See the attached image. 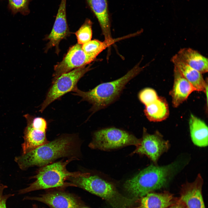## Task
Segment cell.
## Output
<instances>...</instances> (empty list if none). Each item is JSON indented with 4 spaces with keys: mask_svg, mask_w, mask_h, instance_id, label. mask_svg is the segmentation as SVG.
<instances>
[{
    "mask_svg": "<svg viewBox=\"0 0 208 208\" xmlns=\"http://www.w3.org/2000/svg\"><path fill=\"white\" fill-rule=\"evenodd\" d=\"M24 199L40 202L50 208H81L84 207L78 197L61 190L49 191L38 196H26Z\"/></svg>",
    "mask_w": 208,
    "mask_h": 208,
    "instance_id": "11",
    "label": "cell"
},
{
    "mask_svg": "<svg viewBox=\"0 0 208 208\" xmlns=\"http://www.w3.org/2000/svg\"><path fill=\"white\" fill-rule=\"evenodd\" d=\"M184 63L202 74L208 70V60L197 51L190 48H182L176 54Z\"/></svg>",
    "mask_w": 208,
    "mask_h": 208,
    "instance_id": "18",
    "label": "cell"
},
{
    "mask_svg": "<svg viewBox=\"0 0 208 208\" xmlns=\"http://www.w3.org/2000/svg\"><path fill=\"white\" fill-rule=\"evenodd\" d=\"M7 187V186L0 184V208H7L6 203L7 200L14 195L13 194H3L4 190Z\"/></svg>",
    "mask_w": 208,
    "mask_h": 208,
    "instance_id": "25",
    "label": "cell"
},
{
    "mask_svg": "<svg viewBox=\"0 0 208 208\" xmlns=\"http://www.w3.org/2000/svg\"><path fill=\"white\" fill-rule=\"evenodd\" d=\"M167 208H186V207L182 203L178 200L177 203Z\"/></svg>",
    "mask_w": 208,
    "mask_h": 208,
    "instance_id": "26",
    "label": "cell"
},
{
    "mask_svg": "<svg viewBox=\"0 0 208 208\" xmlns=\"http://www.w3.org/2000/svg\"><path fill=\"white\" fill-rule=\"evenodd\" d=\"M203 184V180L200 174L193 182L183 184L181 188L179 201L186 208H206L202 193Z\"/></svg>",
    "mask_w": 208,
    "mask_h": 208,
    "instance_id": "12",
    "label": "cell"
},
{
    "mask_svg": "<svg viewBox=\"0 0 208 208\" xmlns=\"http://www.w3.org/2000/svg\"><path fill=\"white\" fill-rule=\"evenodd\" d=\"M138 97L140 101L146 106L156 101L159 96L154 90L150 88H146L140 92Z\"/></svg>",
    "mask_w": 208,
    "mask_h": 208,
    "instance_id": "23",
    "label": "cell"
},
{
    "mask_svg": "<svg viewBox=\"0 0 208 208\" xmlns=\"http://www.w3.org/2000/svg\"><path fill=\"white\" fill-rule=\"evenodd\" d=\"M92 22L88 18L86 19L84 23L75 33L77 43L82 45L91 40L92 36Z\"/></svg>",
    "mask_w": 208,
    "mask_h": 208,
    "instance_id": "22",
    "label": "cell"
},
{
    "mask_svg": "<svg viewBox=\"0 0 208 208\" xmlns=\"http://www.w3.org/2000/svg\"><path fill=\"white\" fill-rule=\"evenodd\" d=\"M122 38L113 39L111 40H104L103 42L94 39L82 44V48L87 54L95 59L103 51L116 41L122 39Z\"/></svg>",
    "mask_w": 208,
    "mask_h": 208,
    "instance_id": "21",
    "label": "cell"
},
{
    "mask_svg": "<svg viewBox=\"0 0 208 208\" xmlns=\"http://www.w3.org/2000/svg\"><path fill=\"white\" fill-rule=\"evenodd\" d=\"M174 67V83L170 93L173 105L177 107L185 101L191 93L196 90L178 69Z\"/></svg>",
    "mask_w": 208,
    "mask_h": 208,
    "instance_id": "15",
    "label": "cell"
},
{
    "mask_svg": "<svg viewBox=\"0 0 208 208\" xmlns=\"http://www.w3.org/2000/svg\"><path fill=\"white\" fill-rule=\"evenodd\" d=\"M189 125L191 140L194 144L200 147L207 146L208 129L205 122L191 114Z\"/></svg>",
    "mask_w": 208,
    "mask_h": 208,
    "instance_id": "19",
    "label": "cell"
},
{
    "mask_svg": "<svg viewBox=\"0 0 208 208\" xmlns=\"http://www.w3.org/2000/svg\"><path fill=\"white\" fill-rule=\"evenodd\" d=\"M140 142V139L133 135L119 129L110 127L95 132L89 146L93 149L107 151L129 145L137 147Z\"/></svg>",
    "mask_w": 208,
    "mask_h": 208,
    "instance_id": "6",
    "label": "cell"
},
{
    "mask_svg": "<svg viewBox=\"0 0 208 208\" xmlns=\"http://www.w3.org/2000/svg\"><path fill=\"white\" fill-rule=\"evenodd\" d=\"M79 146L74 136L65 135L17 157L14 160L23 170L34 166L42 167L61 157L77 158Z\"/></svg>",
    "mask_w": 208,
    "mask_h": 208,
    "instance_id": "2",
    "label": "cell"
},
{
    "mask_svg": "<svg viewBox=\"0 0 208 208\" xmlns=\"http://www.w3.org/2000/svg\"><path fill=\"white\" fill-rule=\"evenodd\" d=\"M95 59L86 53L78 43L70 47L62 60L54 66L52 82L61 75L90 64Z\"/></svg>",
    "mask_w": 208,
    "mask_h": 208,
    "instance_id": "10",
    "label": "cell"
},
{
    "mask_svg": "<svg viewBox=\"0 0 208 208\" xmlns=\"http://www.w3.org/2000/svg\"><path fill=\"white\" fill-rule=\"evenodd\" d=\"M76 186L99 196L106 200L112 208H130L138 199L129 198L120 194L112 183L99 176L88 173L73 178Z\"/></svg>",
    "mask_w": 208,
    "mask_h": 208,
    "instance_id": "5",
    "label": "cell"
},
{
    "mask_svg": "<svg viewBox=\"0 0 208 208\" xmlns=\"http://www.w3.org/2000/svg\"><path fill=\"white\" fill-rule=\"evenodd\" d=\"M145 106V114L151 121H162L166 119L169 115L168 103L166 100L162 97H159L156 101Z\"/></svg>",
    "mask_w": 208,
    "mask_h": 208,
    "instance_id": "20",
    "label": "cell"
},
{
    "mask_svg": "<svg viewBox=\"0 0 208 208\" xmlns=\"http://www.w3.org/2000/svg\"><path fill=\"white\" fill-rule=\"evenodd\" d=\"M88 7L96 17L105 37L113 39L111 35L110 14L107 0H85Z\"/></svg>",
    "mask_w": 208,
    "mask_h": 208,
    "instance_id": "14",
    "label": "cell"
},
{
    "mask_svg": "<svg viewBox=\"0 0 208 208\" xmlns=\"http://www.w3.org/2000/svg\"><path fill=\"white\" fill-rule=\"evenodd\" d=\"M140 205L135 208H167L177 203L179 197L167 191L152 192L139 199Z\"/></svg>",
    "mask_w": 208,
    "mask_h": 208,
    "instance_id": "16",
    "label": "cell"
},
{
    "mask_svg": "<svg viewBox=\"0 0 208 208\" xmlns=\"http://www.w3.org/2000/svg\"><path fill=\"white\" fill-rule=\"evenodd\" d=\"M32 208H41L38 205L36 204H34L32 206Z\"/></svg>",
    "mask_w": 208,
    "mask_h": 208,
    "instance_id": "27",
    "label": "cell"
},
{
    "mask_svg": "<svg viewBox=\"0 0 208 208\" xmlns=\"http://www.w3.org/2000/svg\"><path fill=\"white\" fill-rule=\"evenodd\" d=\"M188 160L185 157H180L164 166L151 164L127 180L124 188L132 198L139 199L149 193L166 187L187 164Z\"/></svg>",
    "mask_w": 208,
    "mask_h": 208,
    "instance_id": "1",
    "label": "cell"
},
{
    "mask_svg": "<svg viewBox=\"0 0 208 208\" xmlns=\"http://www.w3.org/2000/svg\"><path fill=\"white\" fill-rule=\"evenodd\" d=\"M9 6L14 13L20 12L27 14L29 12L28 5L30 0H8Z\"/></svg>",
    "mask_w": 208,
    "mask_h": 208,
    "instance_id": "24",
    "label": "cell"
},
{
    "mask_svg": "<svg viewBox=\"0 0 208 208\" xmlns=\"http://www.w3.org/2000/svg\"><path fill=\"white\" fill-rule=\"evenodd\" d=\"M91 66H84L61 75L54 81L49 88L40 111L42 112L51 103L77 87L80 79L91 69Z\"/></svg>",
    "mask_w": 208,
    "mask_h": 208,
    "instance_id": "7",
    "label": "cell"
},
{
    "mask_svg": "<svg viewBox=\"0 0 208 208\" xmlns=\"http://www.w3.org/2000/svg\"><path fill=\"white\" fill-rule=\"evenodd\" d=\"M143 132L140 144L133 153L145 155L153 164L157 165L160 156L167 152L170 148L169 141L164 139L162 135L158 131L150 134L144 129Z\"/></svg>",
    "mask_w": 208,
    "mask_h": 208,
    "instance_id": "9",
    "label": "cell"
},
{
    "mask_svg": "<svg viewBox=\"0 0 208 208\" xmlns=\"http://www.w3.org/2000/svg\"><path fill=\"white\" fill-rule=\"evenodd\" d=\"M140 62L136 65L124 75L115 80L101 83L88 91H83L77 87L73 91L74 95L92 104L90 111L93 113L104 108L118 97L126 85L138 75L146 66L141 67Z\"/></svg>",
    "mask_w": 208,
    "mask_h": 208,
    "instance_id": "3",
    "label": "cell"
},
{
    "mask_svg": "<svg viewBox=\"0 0 208 208\" xmlns=\"http://www.w3.org/2000/svg\"><path fill=\"white\" fill-rule=\"evenodd\" d=\"M66 0H61L52 29L47 37L49 42L46 51L55 47L56 53L58 54L60 42L69 36L70 31L66 16Z\"/></svg>",
    "mask_w": 208,
    "mask_h": 208,
    "instance_id": "13",
    "label": "cell"
},
{
    "mask_svg": "<svg viewBox=\"0 0 208 208\" xmlns=\"http://www.w3.org/2000/svg\"><path fill=\"white\" fill-rule=\"evenodd\" d=\"M25 116L27 125L24 132V141L22 144V154L49 142L46 138L47 123L45 119L28 114Z\"/></svg>",
    "mask_w": 208,
    "mask_h": 208,
    "instance_id": "8",
    "label": "cell"
},
{
    "mask_svg": "<svg viewBox=\"0 0 208 208\" xmlns=\"http://www.w3.org/2000/svg\"><path fill=\"white\" fill-rule=\"evenodd\" d=\"M77 158L71 157L65 161H60L41 167L33 178L35 181L26 188L20 190L19 194H24L34 191L51 188L62 189L75 186L66 181L71 177L85 174L80 172H70L66 169L67 165Z\"/></svg>",
    "mask_w": 208,
    "mask_h": 208,
    "instance_id": "4",
    "label": "cell"
},
{
    "mask_svg": "<svg viewBox=\"0 0 208 208\" xmlns=\"http://www.w3.org/2000/svg\"><path fill=\"white\" fill-rule=\"evenodd\" d=\"M171 60L174 66L178 69L196 91L205 92L208 87L207 82L204 79L201 73L184 63L176 54L172 57Z\"/></svg>",
    "mask_w": 208,
    "mask_h": 208,
    "instance_id": "17",
    "label": "cell"
},
{
    "mask_svg": "<svg viewBox=\"0 0 208 208\" xmlns=\"http://www.w3.org/2000/svg\"><path fill=\"white\" fill-rule=\"evenodd\" d=\"M86 208V207H82V208Z\"/></svg>",
    "mask_w": 208,
    "mask_h": 208,
    "instance_id": "28",
    "label": "cell"
}]
</instances>
